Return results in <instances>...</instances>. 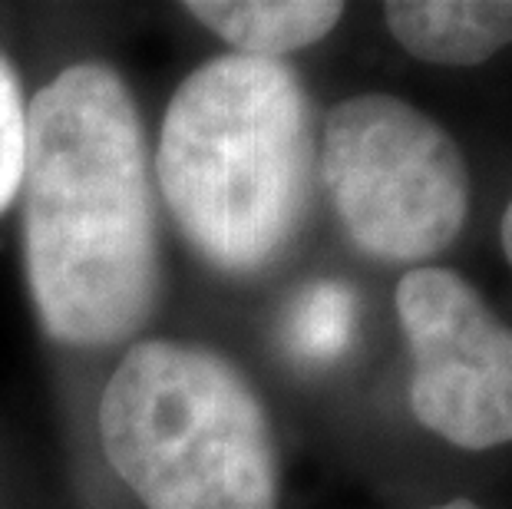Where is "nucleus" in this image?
Segmentation results:
<instances>
[{
	"label": "nucleus",
	"instance_id": "6",
	"mask_svg": "<svg viewBox=\"0 0 512 509\" xmlns=\"http://www.w3.org/2000/svg\"><path fill=\"white\" fill-rule=\"evenodd\" d=\"M387 27L410 57L473 67L512 43V0H394Z\"/></svg>",
	"mask_w": 512,
	"mask_h": 509
},
{
	"label": "nucleus",
	"instance_id": "3",
	"mask_svg": "<svg viewBox=\"0 0 512 509\" xmlns=\"http://www.w3.org/2000/svg\"><path fill=\"white\" fill-rule=\"evenodd\" d=\"M100 440L146 509H278L265 404L202 344H133L100 397Z\"/></svg>",
	"mask_w": 512,
	"mask_h": 509
},
{
	"label": "nucleus",
	"instance_id": "2",
	"mask_svg": "<svg viewBox=\"0 0 512 509\" xmlns=\"http://www.w3.org/2000/svg\"><path fill=\"white\" fill-rule=\"evenodd\" d=\"M311 100L288 63L215 57L182 80L159 129L172 219L219 272L255 275L288 252L314 186Z\"/></svg>",
	"mask_w": 512,
	"mask_h": 509
},
{
	"label": "nucleus",
	"instance_id": "4",
	"mask_svg": "<svg viewBox=\"0 0 512 509\" xmlns=\"http://www.w3.org/2000/svg\"><path fill=\"white\" fill-rule=\"evenodd\" d=\"M321 179L347 238L377 262H427L470 212V169L440 123L387 93H361L324 119Z\"/></svg>",
	"mask_w": 512,
	"mask_h": 509
},
{
	"label": "nucleus",
	"instance_id": "8",
	"mask_svg": "<svg viewBox=\"0 0 512 509\" xmlns=\"http://www.w3.org/2000/svg\"><path fill=\"white\" fill-rule=\"evenodd\" d=\"M357 298L341 281H311L291 298L285 314V344L294 361L331 364L354 338Z\"/></svg>",
	"mask_w": 512,
	"mask_h": 509
},
{
	"label": "nucleus",
	"instance_id": "11",
	"mask_svg": "<svg viewBox=\"0 0 512 509\" xmlns=\"http://www.w3.org/2000/svg\"><path fill=\"white\" fill-rule=\"evenodd\" d=\"M430 509H483V506H476L473 500H450V503H443V506H430Z\"/></svg>",
	"mask_w": 512,
	"mask_h": 509
},
{
	"label": "nucleus",
	"instance_id": "10",
	"mask_svg": "<svg viewBox=\"0 0 512 509\" xmlns=\"http://www.w3.org/2000/svg\"><path fill=\"white\" fill-rule=\"evenodd\" d=\"M503 248H506L509 265H512V202H509V209L503 215Z\"/></svg>",
	"mask_w": 512,
	"mask_h": 509
},
{
	"label": "nucleus",
	"instance_id": "9",
	"mask_svg": "<svg viewBox=\"0 0 512 509\" xmlns=\"http://www.w3.org/2000/svg\"><path fill=\"white\" fill-rule=\"evenodd\" d=\"M27 162V106L20 77L0 53V215L20 196Z\"/></svg>",
	"mask_w": 512,
	"mask_h": 509
},
{
	"label": "nucleus",
	"instance_id": "1",
	"mask_svg": "<svg viewBox=\"0 0 512 509\" xmlns=\"http://www.w3.org/2000/svg\"><path fill=\"white\" fill-rule=\"evenodd\" d=\"M24 258L43 331L110 348L159 298V229L146 129L110 63H73L27 110Z\"/></svg>",
	"mask_w": 512,
	"mask_h": 509
},
{
	"label": "nucleus",
	"instance_id": "5",
	"mask_svg": "<svg viewBox=\"0 0 512 509\" xmlns=\"http://www.w3.org/2000/svg\"><path fill=\"white\" fill-rule=\"evenodd\" d=\"M397 318L413 354L410 407L463 450L512 443V331L476 288L446 268H413L397 285Z\"/></svg>",
	"mask_w": 512,
	"mask_h": 509
},
{
	"label": "nucleus",
	"instance_id": "7",
	"mask_svg": "<svg viewBox=\"0 0 512 509\" xmlns=\"http://www.w3.org/2000/svg\"><path fill=\"white\" fill-rule=\"evenodd\" d=\"M185 10L232 43L238 57L281 60L318 43L341 24L337 0H189Z\"/></svg>",
	"mask_w": 512,
	"mask_h": 509
}]
</instances>
